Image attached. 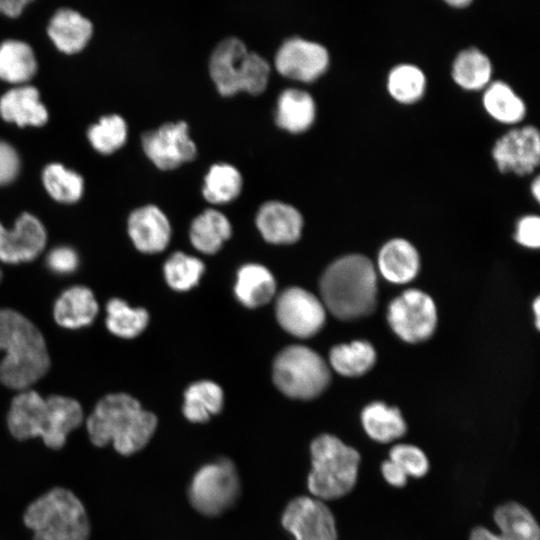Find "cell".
Segmentation results:
<instances>
[{
  "label": "cell",
  "mask_w": 540,
  "mask_h": 540,
  "mask_svg": "<svg viewBox=\"0 0 540 540\" xmlns=\"http://www.w3.org/2000/svg\"><path fill=\"white\" fill-rule=\"evenodd\" d=\"M83 418L82 406L76 399L57 394L43 397L27 389L13 397L7 427L17 440L39 437L47 447L58 450Z\"/></svg>",
  "instance_id": "1"
},
{
  "label": "cell",
  "mask_w": 540,
  "mask_h": 540,
  "mask_svg": "<svg viewBox=\"0 0 540 540\" xmlns=\"http://www.w3.org/2000/svg\"><path fill=\"white\" fill-rule=\"evenodd\" d=\"M0 382L18 392L31 389L50 368V356L39 328L22 313L0 308Z\"/></svg>",
  "instance_id": "2"
},
{
  "label": "cell",
  "mask_w": 540,
  "mask_h": 540,
  "mask_svg": "<svg viewBox=\"0 0 540 540\" xmlns=\"http://www.w3.org/2000/svg\"><path fill=\"white\" fill-rule=\"evenodd\" d=\"M157 427V417L144 410L137 399L126 393L102 397L86 419L89 439L96 447L111 444L121 455L143 449Z\"/></svg>",
  "instance_id": "3"
},
{
  "label": "cell",
  "mask_w": 540,
  "mask_h": 540,
  "mask_svg": "<svg viewBox=\"0 0 540 540\" xmlns=\"http://www.w3.org/2000/svg\"><path fill=\"white\" fill-rule=\"evenodd\" d=\"M322 303L342 320L373 312L377 301V275L372 262L352 254L331 263L320 280Z\"/></svg>",
  "instance_id": "4"
},
{
  "label": "cell",
  "mask_w": 540,
  "mask_h": 540,
  "mask_svg": "<svg viewBox=\"0 0 540 540\" xmlns=\"http://www.w3.org/2000/svg\"><path fill=\"white\" fill-rule=\"evenodd\" d=\"M23 521L33 540H88L90 522L81 500L70 490L53 488L26 508Z\"/></svg>",
  "instance_id": "5"
},
{
  "label": "cell",
  "mask_w": 540,
  "mask_h": 540,
  "mask_svg": "<svg viewBox=\"0 0 540 540\" xmlns=\"http://www.w3.org/2000/svg\"><path fill=\"white\" fill-rule=\"evenodd\" d=\"M310 493L321 501L348 494L357 482L359 452L331 434L316 437L311 445Z\"/></svg>",
  "instance_id": "6"
},
{
  "label": "cell",
  "mask_w": 540,
  "mask_h": 540,
  "mask_svg": "<svg viewBox=\"0 0 540 540\" xmlns=\"http://www.w3.org/2000/svg\"><path fill=\"white\" fill-rule=\"evenodd\" d=\"M209 72L222 95H232L240 90L259 94L267 86L270 67L262 56L248 51L242 40L228 37L214 48Z\"/></svg>",
  "instance_id": "7"
},
{
  "label": "cell",
  "mask_w": 540,
  "mask_h": 540,
  "mask_svg": "<svg viewBox=\"0 0 540 540\" xmlns=\"http://www.w3.org/2000/svg\"><path fill=\"white\" fill-rule=\"evenodd\" d=\"M273 381L284 395L309 400L325 390L330 382V373L317 352L293 345L283 349L275 358Z\"/></svg>",
  "instance_id": "8"
},
{
  "label": "cell",
  "mask_w": 540,
  "mask_h": 540,
  "mask_svg": "<svg viewBox=\"0 0 540 540\" xmlns=\"http://www.w3.org/2000/svg\"><path fill=\"white\" fill-rule=\"evenodd\" d=\"M239 492L240 481L235 465L227 458H219L195 473L188 496L198 512L216 516L235 503Z\"/></svg>",
  "instance_id": "9"
},
{
  "label": "cell",
  "mask_w": 540,
  "mask_h": 540,
  "mask_svg": "<svg viewBox=\"0 0 540 540\" xmlns=\"http://www.w3.org/2000/svg\"><path fill=\"white\" fill-rule=\"evenodd\" d=\"M387 319L394 333L403 341L427 340L437 324L436 306L432 298L418 289H408L388 307Z\"/></svg>",
  "instance_id": "10"
},
{
  "label": "cell",
  "mask_w": 540,
  "mask_h": 540,
  "mask_svg": "<svg viewBox=\"0 0 540 540\" xmlns=\"http://www.w3.org/2000/svg\"><path fill=\"white\" fill-rule=\"evenodd\" d=\"M276 317L288 333L308 338L324 325L326 310L322 301L311 292L300 287H290L277 298Z\"/></svg>",
  "instance_id": "11"
},
{
  "label": "cell",
  "mask_w": 540,
  "mask_h": 540,
  "mask_svg": "<svg viewBox=\"0 0 540 540\" xmlns=\"http://www.w3.org/2000/svg\"><path fill=\"white\" fill-rule=\"evenodd\" d=\"M184 121L167 122L157 129L143 133L142 148L147 157L160 169H174L193 160L197 148Z\"/></svg>",
  "instance_id": "12"
},
{
  "label": "cell",
  "mask_w": 540,
  "mask_h": 540,
  "mask_svg": "<svg viewBox=\"0 0 540 540\" xmlns=\"http://www.w3.org/2000/svg\"><path fill=\"white\" fill-rule=\"evenodd\" d=\"M492 157L499 171L524 176L540 161V134L532 125L514 128L495 142Z\"/></svg>",
  "instance_id": "13"
},
{
  "label": "cell",
  "mask_w": 540,
  "mask_h": 540,
  "mask_svg": "<svg viewBox=\"0 0 540 540\" xmlns=\"http://www.w3.org/2000/svg\"><path fill=\"white\" fill-rule=\"evenodd\" d=\"M282 525L295 540H337L331 510L314 497L300 496L290 501L283 512Z\"/></svg>",
  "instance_id": "14"
},
{
  "label": "cell",
  "mask_w": 540,
  "mask_h": 540,
  "mask_svg": "<svg viewBox=\"0 0 540 540\" xmlns=\"http://www.w3.org/2000/svg\"><path fill=\"white\" fill-rule=\"evenodd\" d=\"M47 231L40 219L29 213L20 214L12 228L0 222V262L20 264L31 262L44 250Z\"/></svg>",
  "instance_id": "15"
},
{
  "label": "cell",
  "mask_w": 540,
  "mask_h": 540,
  "mask_svg": "<svg viewBox=\"0 0 540 540\" xmlns=\"http://www.w3.org/2000/svg\"><path fill=\"white\" fill-rule=\"evenodd\" d=\"M329 65L327 49L314 41L301 37L285 40L275 56V66L284 76L300 81H313Z\"/></svg>",
  "instance_id": "16"
},
{
  "label": "cell",
  "mask_w": 540,
  "mask_h": 540,
  "mask_svg": "<svg viewBox=\"0 0 540 540\" xmlns=\"http://www.w3.org/2000/svg\"><path fill=\"white\" fill-rule=\"evenodd\" d=\"M127 229L134 246L148 254L164 250L171 236L166 215L155 205H145L132 211Z\"/></svg>",
  "instance_id": "17"
},
{
  "label": "cell",
  "mask_w": 540,
  "mask_h": 540,
  "mask_svg": "<svg viewBox=\"0 0 540 540\" xmlns=\"http://www.w3.org/2000/svg\"><path fill=\"white\" fill-rule=\"evenodd\" d=\"M0 116L20 127H40L48 121L49 113L40 100L38 89L24 84L14 86L1 95Z\"/></svg>",
  "instance_id": "18"
},
{
  "label": "cell",
  "mask_w": 540,
  "mask_h": 540,
  "mask_svg": "<svg viewBox=\"0 0 540 540\" xmlns=\"http://www.w3.org/2000/svg\"><path fill=\"white\" fill-rule=\"evenodd\" d=\"M256 225L263 238L273 244H289L301 236L303 218L293 206L268 201L258 210Z\"/></svg>",
  "instance_id": "19"
},
{
  "label": "cell",
  "mask_w": 540,
  "mask_h": 540,
  "mask_svg": "<svg viewBox=\"0 0 540 540\" xmlns=\"http://www.w3.org/2000/svg\"><path fill=\"white\" fill-rule=\"evenodd\" d=\"M99 311L93 291L83 285L65 289L55 300L53 318L65 329H81L90 326Z\"/></svg>",
  "instance_id": "20"
},
{
  "label": "cell",
  "mask_w": 540,
  "mask_h": 540,
  "mask_svg": "<svg viewBox=\"0 0 540 540\" xmlns=\"http://www.w3.org/2000/svg\"><path fill=\"white\" fill-rule=\"evenodd\" d=\"M47 34L59 51L75 54L83 50L90 41L93 25L78 11L61 8L50 18Z\"/></svg>",
  "instance_id": "21"
},
{
  "label": "cell",
  "mask_w": 540,
  "mask_h": 540,
  "mask_svg": "<svg viewBox=\"0 0 540 540\" xmlns=\"http://www.w3.org/2000/svg\"><path fill=\"white\" fill-rule=\"evenodd\" d=\"M378 269L381 275L394 284H405L418 274L420 259L415 247L405 239H392L380 250Z\"/></svg>",
  "instance_id": "22"
},
{
  "label": "cell",
  "mask_w": 540,
  "mask_h": 540,
  "mask_svg": "<svg viewBox=\"0 0 540 540\" xmlns=\"http://www.w3.org/2000/svg\"><path fill=\"white\" fill-rule=\"evenodd\" d=\"M37 59L32 47L17 39L0 43V79L15 86L27 84L37 72Z\"/></svg>",
  "instance_id": "23"
},
{
  "label": "cell",
  "mask_w": 540,
  "mask_h": 540,
  "mask_svg": "<svg viewBox=\"0 0 540 540\" xmlns=\"http://www.w3.org/2000/svg\"><path fill=\"white\" fill-rule=\"evenodd\" d=\"M316 106L312 96L300 89L289 88L279 95L276 123L293 133L307 130L315 120Z\"/></svg>",
  "instance_id": "24"
},
{
  "label": "cell",
  "mask_w": 540,
  "mask_h": 540,
  "mask_svg": "<svg viewBox=\"0 0 540 540\" xmlns=\"http://www.w3.org/2000/svg\"><path fill=\"white\" fill-rule=\"evenodd\" d=\"M276 283L271 272L259 264H246L237 273L235 295L240 303L256 308L274 296Z\"/></svg>",
  "instance_id": "25"
},
{
  "label": "cell",
  "mask_w": 540,
  "mask_h": 540,
  "mask_svg": "<svg viewBox=\"0 0 540 540\" xmlns=\"http://www.w3.org/2000/svg\"><path fill=\"white\" fill-rule=\"evenodd\" d=\"M361 421L366 434L379 443H389L406 433V423L396 407L382 402L367 405L361 413Z\"/></svg>",
  "instance_id": "26"
},
{
  "label": "cell",
  "mask_w": 540,
  "mask_h": 540,
  "mask_svg": "<svg viewBox=\"0 0 540 540\" xmlns=\"http://www.w3.org/2000/svg\"><path fill=\"white\" fill-rule=\"evenodd\" d=\"M229 220L215 209H206L198 215L190 227V240L193 246L202 253L213 254L231 235Z\"/></svg>",
  "instance_id": "27"
},
{
  "label": "cell",
  "mask_w": 540,
  "mask_h": 540,
  "mask_svg": "<svg viewBox=\"0 0 540 540\" xmlns=\"http://www.w3.org/2000/svg\"><path fill=\"white\" fill-rule=\"evenodd\" d=\"M454 82L465 90L486 88L492 76V64L477 48L464 49L457 54L451 71Z\"/></svg>",
  "instance_id": "28"
},
{
  "label": "cell",
  "mask_w": 540,
  "mask_h": 540,
  "mask_svg": "<svg viewBox=\"0 0 540 540\" xmlns=\"http://www.w3.org/2000/svg\"><path fill=\"white\" fill-rule=\"evenodd\" d=\"M486 112L504 124L520 122L526 114L524 101L503 81H494L485 88L482 97Z\"/></svg>",
  "instance_id": "29"
},
{
  "label": "cell",
  "mask_w": 540,
  "mask_h": 540,
  "mask_svg": "<svg viewBox=\"0 0 540 540\" xmlns=\"http://www.w3.org/2000/svg\"><path fill=\"white\" fill-rule=\"evenodd\" d=\"M499 534L506 540H540V528L532 513L517 502H507L494 511Z\"/></svg>",
  "instance_id": "30"
},
{
  "label": "cell",
  "mask_w": 540,
  "mask_h": 540,
  "mask_svg": "<svg viewBox=\"0 0 540 540\" xmlns=\"http://www.w3.org/2000/svg\"><path fill=\"white\" fill-rule=\"evenodd\" d=\"M223 400V391L216 383H193L184 393L183 414L191 422L204 423L221 411Z\"/></svg>",
  "instance_id": "31"
},
{
  "label": "cell",
  "mask_w": 540,
  "mask_h": 540,
  "mask_svg": "<svg viewBox=\"0 0 540 540\" xmlns=\"http://www.w3.org/2000/svg\"><path fill=\"white\" fill-rule=\"evenodd\" d=\"M41 179L46 192L59 203L73 204L83 196V177L61 163L53 162L46 165Z\"/></svg>",
  "instance_id": "32"
},
{
  "label": "cell",
  "mask_w": 540,
  "mask_h": 540,
  "mask_svg": "<svg viewBox=\"0 0 540 540\" xmlns=\"http://www.w3.org/2000/svg\"><path fill=\"white\" fill-rule=\"evenodd\" d=\"M332 368L347 377H357L369 371L375 361L376 352L365 340L353 341L333 347L329 354Z\"/></svg>",
  "instance_id": "33"
},
{
  "label": "cell",
  "mask_w": 540,
  "mask_h": 540,
  "mask_svg": "<svg viewBox=\"0 0 540 540\" xmlns=\"http://www.w3.org/2000/svg\"><path fill=\"white\" fill-rule=\"evenodd\" d=\"M148 312L143 308H133L120 298H112L106 304L105 324L113 335L131 339L146 328Z\"/></svg>",
  "instance_id": "34"
},
{
  "label": "cell",
  "mask_w": 540,
  "mask_h": 540,
  "mask_svg": "<svg viewBox=\"0 0 540 540\" xmlns=\"http://www.w3.org/2000/svg\"><path fill=\"white\" fill-rule=\"evenodd\" d=\"M426 89L423 71L413 64H399L393 67L387 78V90L399 103L412 104L419 101Z\"/></svg>",
  "instance_id": "35"
},
{
  "label": "cell",
  "mask_w": 540,
  "mask_h": 540,
  "mask_svg": "<svg viewBox=\"0 0 540 540\" xmlns=\"http://www.w3.org/2000/svg\"><path fill=\"white\" fill-rule=\"evenodd\" d=\"M203 196L211 203H226L236 198L242 188V176L228 163L210 167L204 179Z\"/></svg>",
  "instance_id": "36"
},
{
  "label": "cell",
  "mask_w": 540,
  "mask_h": 540,
  "mask_svg": "<svg viewBox=\"0 0 540 540\" xmlns=\"http://www.w3.org/2000/svg\"><path fill=\"white\" fill-rule=\"evenodd\" d=\"M126 121L118 114L101 117L87 131L91 146L101 154H111L121 148L127 139Z\"/></svg>",
  "instance_id": "37"
},
{
  "label": "cell",
  "mask_w": 540,
  "mask_h": 540,
  "mask_svg": "<svg viewBox=\"0 0 540 540\" xmlns=\"http://www.w3.org/2000/svg\"><path fill=\"white\" fill-rule=\"evenodd\" d=\"M203 272L202 261L182 252L172 254L164 265L167 283L178 291H187L196 286Z\"/></svg>",
  "instance_id": "38"
},
{
  "label": "cell",
  "mask_w": 540,
  "mask_h": 540,
  "mask_svg": "<svg viewBox=\"0 0 540 540\" xmlns=\"http://www.w3.org/2000/svg\"><path fill=\"white\" fill-rule=\"evenodd\" d=\"M389 460L396 463L407 476L423 477L429 471V460L425 453L411 444H397L389 451Z\"/></svg>",
  "instance_id": "39"
},
{
  "label": "cell",
  "mask_w": 540,
  "mask_h": 540,
  "mask_svg": "<svg viewBox=\"0 0 540 540\" xmlns=\"http://www.w3.org/2000/svg\"><path fill=\"white\" fill-rule=\"evenodd\" d=\"M79 255L70 246H57L46 255V265L49 270L58 275H68L75 272L79 266Z\"/></svg>",
  "instance_id": "40"
},
{
  "label": "cell",
  "mask_w": 540,
  "mask_h": 540,
  "mask_svg": "<svg viewBox=\"0 0 540 540\" xmlns=\"http://www.w3.org/2000/svg\"><path fill=\"white\" fill-rule=\"evenodd\" d=\"M21 167L17 150L10 143L0 140V186L13 182Z\"/></svg>",
  "instance_id": "41"
},
{
  "label": "cell",
  "mask_w": 540,
  "mask_h": 540,
  "mask_svg": "<svg viewBox=\"0 0 540 540\" xmlns=\"http://www.w3.org/2000/svg\"><path fill=\"white\" fill-rule=\"evenodd\" d=\"M515 239L518 243L529 248L540 245V219L537 215L522 217L517 224Z\"/></svg>",
  "instance_id": "42"
},
{
  "label": "cell",
  "mask_w": 540,
  "mask_h": 540,
  "mask_svg": "<svg viewBox=\"0 0 540 540\" xmlns=\"http://www.w3.org/2000/svg\"><path fill=\"white\" fill-rule=\"evenodd\" d=\"M381 472L386 482L394 487L401 488L407 483L408 476L406 473L389 459L382 463Z\"/></svg>",
  "instance_id": "43"
},
{
  "label": "cell",
  "mask_w": 540,
  "mask_h": 540,
  "mask_svg": "<svg viewBox=\"0 0 540 540\" xmlns=\"http://www.w3.org/2000/svg\"><path fill=\"white\" fill-rule=\"evenodd\" d=\"M29 3V0H0V13L8 17H17Z\"/></svg>",
  "instance_id": "44"
},
{
  "label": "cell",
  "mask_w": 540,
  "mask_h": 540,
  "mask_svg": "<svg viewBox=\"0 0 540 540\" xmlns=\"http://www.w3.org/2000/svg\"><path fill=\"white\" fill-rule=\"evenodd\" d=\"M469 540H506L499 533L495 534L485 527H476L472 530Z\"/></svg>",
  "instance_id": "45"
},
{
  "label": "cell",
  "mask_w": 540,
  "mask_h": 540,
  "mask_svg": "<svg viewBox=\"0 0 540 540\" xmlns=\"http://www.w3.org/2000/svg\"><path fill=\"white\" fill-rule=\"evenodd\" d=\"M531 192L534 198L539 201L540 199V179L539 177H535V179L531 183Z\"/></svg>",
  "instance_id": "46"
},
{
  "label": "cell",
  "mask_w": 540,
  "mask_h": 540,
  "mask_svg": "<svg viewBox=\"0 0 540 540\" xmlns=\"http://www.w3.org/2000/svg\"><path fill=\"white\" fill-rule=\"evenodd\" d=\"M446 3L456 8H459V7L464 8L468 6L471 3V1L470 0H450V1H446Z\"/></svg>",
  "instance_id": "47"
},
{
  "label": "cell",
  "mask_w": 540,
  "mask_h": 540,
  "mask_svg": "<svg viewBox=\"0 0 540 540\" xmlns=\"http://www.w3.org/2000/svg\"><path fill=\"white\" fill-rule=\"evenodd\" d=\"M539 308H540V302H539V298H537L534 301V305H533V309H534V312H535V315H536V325H537V327H539Z\"/></svg>",
  "instance_id": "48"
},
{
  "label": "cell",
  "mask_w": 540,
  "mask_h": 540,
  "mask_svg": "<svg viewBox=\"0 0 540 540\" xmlns=\"http://www.w3.org/2000/svg\"><path fill=\"white\" fill-rule=\"evenodd\" d=\"M1 279H2V271L0 269V282H1Z\"/></svg>",
  "instance_id": "49"
}]
</instances>
